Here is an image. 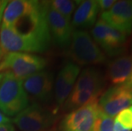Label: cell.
Returning a JSON list of instances; mask_svg holds the SVG:
<instances>
[{
  "label": "cell",
  "instance_id": "cell-1",
  "mask_svg": "<svg viewBox=\"0 0 132 131\" xmlns=\"http://www.w3.org/2000/svg\"><path fill=\"white\" fill-rule=\"evenodd\" d=\"M1 26L12 29L23 37L38 40L49 46L50 36L46 18V1H9Z\"/></svg>",
  "mask_w": 132,
  "mask_h": 131
},
{
  "label": "cell",
  "instance_id": "cell-2",
  "mask_svg": "<svg viewBox=\"0 0 132 131\" xmlns=\"http://www.w3.org/2000/svg\"><path fill=\"white\" fill-rule=\"evenodd\" d=\"M29 106V97L22 81L9 72L2 73L0 80V111L8 117H15Z\"/></svg>",
  "mask_w": 132,
  "mask_h": 131
},
{
  "label": "cell",
  "instance_id": "cell-3",
  "mask_svg": "<svg viewBox=\"0 0 132 131\" xmlns=\"http://www.w3.org/2000/svg\"><path fill=\"white\" fill-rule=\"evenodd\" d=\"M68 56L78 66L105 63L106 56L85 30H73L68 49Z\"/></svg>",
  "mask_w": 132,
  "mask_h": 131
},
{
  "label": "cell",
  "instance_id": "cell-4",
  "mask_svg": "<svg viewBox=\"0 0 132 131\" xmlns=\"http://www.w3.org/2000/svg\"><path fill=\"white\" fill-rule=\"evenodd\" d=\"M47 61L44 58L29 53H8L0 60L1 72H9L23 81L31 75L44 70Z\"/></svg>",
  "mask_w": 132,
  "mask_h": 131
},
{
  "label": "cell",
  "instance_id": "cell-5",
  "mask_svg": "<svg viewBox=\"0 0 132 131\" xmlns=\"http://www.w3.org/2000/svg\"><path fill=\"white\" fill-rule=\"evenodd\" d=\"M90 33L100 49L109 56H119L127 49V36L111 27L101 19L95 22Z\"/></svg>",
  "mask_w": 132,
  "mask_h": 131
},
{
  "label": "cell",
  "instance_id": "cell-6",
  "mask_svg": "<svg viewBox=\"0 0 132 131\" xmlns=\"http://www.w3.org/2000/svg\"><path fill=\"white\" fill-rule=\"evenodd\" d=\"M99 112L97 102L70 111L61 119L59 131H95Z\"/></svg>",
  "mask_w": 132,
  "mask_h": 131
},
{
  "label": "cell",
  "instance_id": "cell-7",
  "mask_svg": "<svg viewBox=\"0 0 132 131\" xmlns=\"http://www.w3.org/2000/svg\"><path fill=\"white\" fill-rule=\"evenodd\" d=\"M53 122V113L37 103L28 106L13 119L21 131H47Z\"/></svg>",
  "mask_w": 132,
  "mask_h": 131
},
{
  "label": "cell",
  "instance_id": "cell-8",
  "mask_svg": "<svg viewBox=\"0 0 132 131\" xmlns=\"http://www.w3.org/2000/svg\"><path fill=\"white\" fill-rule=\"evenodd\" d=\"M97 104L103 114L113 118L123 109L132 106V88L111 86L102 94Z\"/></svg>",
  "mask_w": 132,
  "mask_h": 131
},
{
  "label": "cell",
  "instance_id": "cell-9",
  "mask_svg": "<svg viewBox=\"0 0 132 131\" xmlns=\"http://www.w3.org/2000/svg\"><path fill=\"white\" fill-rule=\"evenodd\" d=\"M48 47L38 40L19 35L9 27H0V49L4 53H38Z\"/></svg>",
  "mask_w": 132,
  "mask_h": 131
},
{
  "label": "cell",
  "instance_id": "cell-10",
  "mask_svg": "<svg viewBox=\"0 0 132 131\" xmlns=\"http://www.w3.org/2000/svg\"><path fill=\"white\" fill-rule=\"evenodd\" d=\"M100 19L111 27L128 36L132 33V0L116 1L108 11L101 14Z\"/></svg>",
  "mask_w": 132,
  "mask_h": 131
},
{
  "label": "cell",
  "instance_id": "cell-11",
  "mask_svg": "<svg viewBox=\"0 0 132 131\" xmlns=\"http://www.w3.org/2000/svg\"><path fill=\"white\" fill-rule=\"evenodd\" d=\"M46 18L50 38L61 48L68 47L74 30L71 21L50 7L49 2H46Z\"/></svg>",
  "mask_w": 132,
  "mask_h": 131
},
{
  "label": "cell",
  "instance_id": "cell-12",
  "mask_svg": "<svg viewBox=\"0 0 132 131\" xmlns=\"http://www.w3.org/2000/svg\"><path fill=\"white\" fill-rule=\"evenodd\" d=\"M27 95L37 101H48L54 92V77L52 72L42 70L22 81Z\"/></svg>",
  "mask_w": 132,
  "mask_h": 131
},
{
  "label": "cell",
  "instance_id": "cell-13",
  "mask_svg": "<svg viewBox=\"0 0 132 131\" xmlns=\"http://www.w3.org/2000/svg\"><path fill=\"white\" fill-rule=\"evenodd\" d=\"M80 66L74 62H67L58 72L54 83V95L58 106H62L71 94L78 75Z\"/></svg>",
  "mask_w": 132,
  "mask_h": 131
},
{
  "label": "cell",
  "instance_id": "cell-14",
  "mask_svg": "<svg viewBox=\"0 0 132 131\" xmlns=\"http://www.w3.org/2000/svg\"><path fill=\"white\" fill-rule=\"evenodd\" d=\"M106 78L113 86L132 88V56L122 55L108 63Z\"/></svg>",
  "mask_w": 132,
  "mask_h": 131
},
{
  "label": "cell",
  "instance_id": "cell-15",
  "mask_svg": "<svg viewBox=\"0 0 132 131\" xmlns=\"http://www.w3.org/2000/svg\"><path fill=\"white\" fill-rule=\"evenodd\" d=\"M99 7L95 0L79 1L72 17V26L78 30L93 27L99 14Z\"/></svg>",
  "mask_w": 132,
  "mask_h": 131
},
{
  "label": "cell",
  "instance_id": "cell-16",
  "mask_svg": "<svg viewBox=\"0 0 132 131\" xmlns=\"http://www.w3.org/2000/svg\"><path fill=\"white\" fill-rule=\"evenodd\" d=\"M105 88V78L102 74L93 67H88L80 72L72 91L91 92L102 95Z\"/></svg>",
  "mask_w": 132,
  "mask_h": 131
},
{
  "label": "cell",
  "instance_id": "cell-17",
  "mask_svg": "<svg viewBox=\"0 0 132 131\" xmlns=\"http://www.w3.org/2000/svg\"><path fill=\"white\" fill-rule=\"evenodd\" d=\"M48 2L50 7L68 21H71L76 8L79 4V1H72V0H54Z\"/></svg>",
  "mask_w": 132,
  "mask_h": 131
},
{
  "label": "cell",
  "instance_id": "cell-18",
  "mask_svg": "<svg viewBox=\"0 0 132 131\" xmlns=\"http://www.w3.org/2000/svg\"><path fill=\"white\" fill-rule=\"evenodd\" d=\"M114 122L128 131L132 130V106L120 111L115 116Z\"/></svg>",
  "mask_w": 132,
  "mask_h": 131
},
{
  "label": "cell",
  "instance_id": "cell-19",
  "mask_svg": "<svg viewBox=\"0 0 132 131\" xmlns=\"http://www.w3.org/2000/svg\"><path fill=\"white\" fill-rule=\"evenodd\" d=\"M113 118L105 115L100 111L96 120L95 131H113Z\"/></svg>",
  "mask_w": 132,
  "mask_h": 131
},
{
  "label": "cell",
  "instance_id": "cell-20",
  "mask_svg": "<svg viewBox=\"0 0 132 131\" xmlns=\"http://www.w3.org/2000/svg\"><path fill=\"white\" fill-rule=\"evenodd\" d=\"M115 3H116L115 0H99V1H97L99 11L101 14L106 12V11H108L113 6Z\"/></svg>",
  "mask_w": 132,
  "mask_h": 131
},
{
  "label": "cell",
  "instance_id": "cell-21",
  "mask_svg": "<svg viewBox=\"0 0 132 131\" xmlns=\"http://www.w3.org/2000/svg\"><path fill=\"white\" fill-rule=\"evenodd\" d=\"M0 131H15V126L10 123H6L0 125Z\"/></svg>",
  "mask_w": 132,
  "mask_h": 131
},
{
  "label": "cell",
  "instance_id": "cell-22",
  "mask_svg": "<svg viewBox=\"0 0 132 131\" xmlns=\"http://www.w3.org/2000/svg\"><path fill=\"white\" fill-rule=\"evenodd\" d=\"M9 1H5V0H0V27H1L3 15H4V11L6 8Z\"/></svg>",
  "mask_w": 132,
  "mask_h": 131
},
{
  "label": "cell",
  "instance_id": "cell-23",
  "mask_svg": "<svg viewBox=\"0 0 132 131\" xmlns=\"http://www.w3.org/2000/svg\"><path fill=\"white\" fill-rule=\"evenodd\" d=\"M10 122H11L10 119L0 111V125L3 124H6V123H10Z\"/></svg>",
  "mask_w": 132,
  "mask_h": 131
},
{
  "label": "cell",
  "instance_id": "cell-24",
  "mask_svg": "<svg viewBox=\"0 0 132 131\" xmlns=\"http://www.w3.org/2000/svg\"><path fill=\"white\" fill-rule=\"evenodd\" d=\"M4 55H5V53L1 49H0V60H1L2 59H3V57L4 56Z\"/></svg>",
  "mask_w": 132,
  "mask_h": 131
},
{
  "label": "cell",
  "instance_id": "cell-25",
  "mask_svg": "<svg viewBox=\"0 0 132 131\" xmlns=\"http://www.w3.org/2000/svg\"><path fill=\"white\" fill-rule=\"evenodd\" d=\"M1 77H2V73H0V80H1Z\"/></svg>",
  "mask_w": 132,
  "mask_h": 131
},
{
  "label": "cell",
  "instance_id": "cell-26",
  "mask_svg": "<svg viewBox=\"0 0 132 131\" xmlns=\"http://www.w3.org/2000/svg\"><path fill=\"white\" fill-rule=\"evenodd\" d=\"M50 131H53V130H50Z\"/></svg>",
  "mask_w": 132,
  "mask_h": 131
}]
</instances>
